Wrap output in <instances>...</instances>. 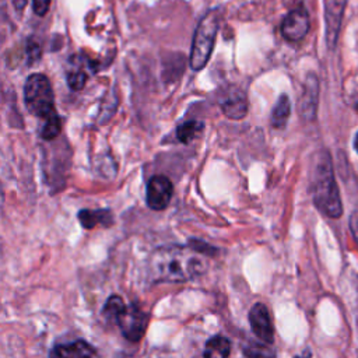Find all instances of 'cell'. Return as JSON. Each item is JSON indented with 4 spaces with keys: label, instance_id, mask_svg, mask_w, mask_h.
<instances>
[{
    "label": "cell",
    "instance_id": "cell-25",
    "mask_svg": "<svg viewBox=\"0 0 358 358\" xmlns=\"http://www.w3.org/2000/svg\"><path fill=\"white\" fill-rule=\"evenodd\" d=\"M294 358H312V352H310V350H305L301 355H295Z\"/></svg>",
    "mask_w": 358,
    "mask_h": 358
},
{
    "label": "cell",
    "instance_id": "cell-7",
    "mask_svg": "<svg viewBox=\"0 0 358 358\" xmlns=\"http://www.w3.org/2000/svg\"><path fill=\"white\" fill-rule=\"evenodd\" d=\"M347 0H324L326 41L330 50L336 48Z\"/></svg>",
    "mask_w": 358,
    "mask_h": 358
},
{
    "label": "cell",
    "instance_id": "cell-9",
    "mask_svg": "<svg viewBox=\"0 0 358 358\" xmlns=\"http://www.w3.org/2000/svg\"><path fill=\"white\" fill-rule=\"evenodd\" d=\"M249 324L253 334L266 344L274 341V327L270 319L268 309L264 303L256 302L249 310Z\"/></svg>",
    "mask_w": 358,
    "mask_h": 358
},
{
    "label": "cell",
    "instance_id": "cell-16",
    "mask_svg": "<svg viewBox=\"0 0 358 358\" xmlns=\"http://www.w3.org/2000/svg\"><path fill=\"white\" fill-rule=\"evenodd\" d=\"M242 352L246 358H275L277 352L273 348V344L266 343H249L242 348Z\"/></svg>",
    "mask_w": 358,
    "mask_h": 358
},
{
    "label": "cell",
    "instance_id": "cell-8",
    "mask_svg": "<svg viewBox=\"0 0 358 358\" xmlns=\"http://www.w3.org/2000/svg\"><path fill=\"white\" fill-rule=\"evenodd\" d=\"M309 14L303 7L291 10L281 22V34L285 39L296 42L306 36L309 32Z\"/></svg>",
    "mask_w": 358,
    "mask_h": 358
},
{
    "label": "cell",
    "instance_id": "cell-4",
    "mask_svg": "<svg viewBox=\"0 0 358 358\" xmlns=\"http://www.w3.org/2000/svg\"><path fill=\"white\" fill-rule=\"evenodd\" d=\"M24 101L29 113L42 120L56 115L55 95L49 78L45 74H31L24 85Z\"/></svg>",
    "mask_w": 358,
    "mask_h": 358
},
{
    "label": "cell",
    "instance_id": "cell-14",
    "mask_svg": "<svg viewBox=\"0 0 358 358\" xmlns=\"http://www.w3.org/2000/svg\"><path fill=\"white\" fill-rule=\"evenodd\" d=\"M231 354V341L221 334L207 340L203 351V358H228Z\"/></svg>",
    "mask_w": 358,
    "mask_h": 358
},
{
    "label": "cell",
    "instance_id": "cell-27",
    "mask_svg": "<svg viewBox=\"0 0 358 358\" xmlns=\"http://www.w3.org/2000/svg\"><path fill=\"white\" fill-rule=\"evenodd\" d=\"M355 110H357V113H358V102H357V105H355Z\"/></svg>",
    "mask_w": 358,
    "mask_h": 358
},
{
    "label": "cell",
    "instance_id": "cell-21",
    "mask_svg": "<svg viewBox=\"0 0 358 358\" xmlns=\"http://www.w3.org/2000/svg\"><path fill=\"white\" fill-rule=\"evenodd\" d=\"M27 55H28L29 64H32L36 60H39V57L42 55V48H41L39 42L35 38H29L28 39V42H27Z\"/></svg>",
    "mask_w": 358,
    "mask_h": 358
},
{
    "label": "cell",
    "instance_id": "cell-3",
    "mask_svg": "<svg viewBox=\"0 0 358 358\" xmlns=\"http://www.w3.org/2000/svg\"><path fill=\"white\" fill-rule=\"evenodd\" d=\"M220 22L221 10L215 8L208 11L197 24L189 56V64L194 71H199L206 67L215 43Z\"/></svg>",
    "mask_w": 358,
    "mask_h": 358
},
{
    "label": "cell",
    "instance_id": "cell-17",
    "mask_svg": "<svg viewBox=\"0 0 358 358\" xmlns=\"http://www.w3.org/2000/svg\"><path fill=\"white\" fill-rule=\"evenodd\" d=\"M126 308V303L119 296V295H110L103 308H102V316L112 324H115L117 316L120 315V312Z\"/></svg>",
    "mask_w": 358,
    "mask_h": 358
},
{
    "label": "cell",
    "instance_id": "cell-5",
    "mask_svg": "<svg viewBox=\"0 0 358 358\" xmlns=\"http://www.w3.org/2000/svg\"><path fill=\"white\" fill-rule=\"evenodd\" d=\"M116 326H119L123 337L131 343H137L143 338L147 324H148V313H145L136 302L126 305V308L117 316Z\"/></svg>",
    "mask_w": 358,
    "mask_h": 358
},
{
    "label": "cell",
    "instance_id": "cell-19",
    "mask_svg": "<svg viewBox=\"0 0 358 358\" xmlns=\"http://www.w3.org/2000/svg\"><path fill=\"white\" fill-rule=\"evenodd\" d=\"M60 130H62V120H60L59 115L56 113L43 120V124L41 127V137L43 140L50 141L60 134Z\"/></svg>",
    "mask_w": 358,
    "mask_h": 358
},
{
    "label": "cell",
    "instance_id": "cell-6",
    "mask_svg": "<svg viewBox=\"0 0 358 358\" xmlns=\"http://www.w3.org/2000/svg\"><path fill=\"white\" fill-rule=\"evenodd\" d=\"M173 194V185L165 175H155L147 183V206L154 211H162L168 207Z\"/></svg>",
    "mask_w": 358,
    "mask_h": 358
},
{
    "label": "cell",
    "instance_id": "cell-20",
    "mask_svg": "<svg viewBox=\"0 0 358 358\" xmlns=\"http://www.w3.org/2000/svg\"><path fill=\"white\" fill-rule=\"evenodd\" d=\"M67 84L73 91H80L84 88L85 83H87V74L84 73V70L81 69H76V70H69L67 76H66Z\"/></svg>",
    "mask_w": 358,
    "mask_h": 358
},
{
    "label": "cell",
    "instance_id": "cell-15",
    "mask_svg": "<svg viewBox=\"0 0 358 358\" xmlns=\"http://www.w3.org/2000/svg\"><path fill=\"white\" fill-rule=\"evenodd\" d=\"M291 115V101L288 98L287 94L280 95V98L277 99L273 112H271V119L270 123L274 129H284L288 117Z\"/></svg>",
    "mask_w": 358,
    "mask_h": 358
},
{
    "label": "cell",
    "instance_id": "cell-18",
    "mask_svg": "<svg viewBox=\"0 0 358 358\" xmlns=\"http://www.w3.org/2000/svg\"><path fill=\"white\" fill-rule=\"evenodd\" d=\"M203 129V122L200 120H187L178 126L176 129V137L180 143H190Z\"/></svg>",
    "mask_w": 358,
    "mask_h": 358
},
{
    "label": "cell",
    "instance_id": "cell-26",
    "mask_svg": "<svg viewBox=\"0 0 358 358\" xmlns=\"http://www.w3.org/2000/svg\"><path fill=\"white\" fill-rule=\"evenodd\" d=\"M354 148L358 152V131L355 133V137H354Z\"/></svg>",
    "mask_w": 358,
    "mask_h": 358
},
{
    "label": "cell",
    "instance_id": "cell-12",
    "mask_svg": "<svg viewBox=\"0 0 358 358\" xmlns=\"http://www.w3.org/2000/svg\"><path fill=\"white\" fill-rule=\"evenodd\" d=\"M96 350L84 340H74L71 343L57 344L50 352L49 358H95Z\"/></svg>",
    "mask_w": 358,
    "mask_h": 358
},
{
    "label": "cell",
    "instance_id": "cell-13",
    "mask_svg": "<svg viewBox=\"0 0 358 358\" xmlns=\"http://www.w3.org/2000/svg\"><path fill=\"white\" fill-rule=\"evenodd\" d=\"M78 221L85 229H92L96 225L102 227H110L113 224V215L110 210L108 208H101V210H80L78 214Z\"/></svg>",
    "mask_w": 358,
    "mask_h": 358
},
{
    "label": "cell",
    "instance_id": "cell-24",
    "mask_svg": "<svg viewBox=\"0 0 358 358\" xmlns=\"http://www.w3.org/2000/svg\"><path fill=\"white\" fill-rule=\"evenodd\" d=\"M13 1V4H14V7L17 8V10H24V7H25V4H27V0H11Z\"/></svg>",
    "mask_w": 358,
    "mask_h": 358
},
{
    "label": "cell",
    "instance_id": "cell-10",
    "mask_svg": "<svg viewBox=\"0 0 358 358\" xmlns=\"http://www.w3.org/2000/svg\"><path fill=\"white\" fill-rule=\"evenodd\" d=\"M220 108L228 119L239 120L248 113V98L238 87H228L218 98Z\"/></svg>",
    "mask_w": 358,
    "mask_h": 358
},
{
    "label": "cell",
    "instance_id": "cell-23",
    "mask_svg": "<svg viewBox=\"0 0 358 358\" xmlns=\"http://www.w3.org/2000/svg\"><path fill=\"white\" fill-rule=\"evenodd\" d=\"M350 227H351V232H352L354 238H355L357 242H358V208L351 214Z\"/></svg>",
    "mask_w": 358,
    "mask_h": 358
},
{
    "label": "cell",
    "instance_id": "cell-1",
    "mask_svg": "<svg viewBox=\"0 0 358 358\" xmlns=\"http://www.w3.org/2000/svg\"><path fill=\"white\" fill-rule=\"evenodd\" d=\"M206 256L187 246H161L148 260V274L155 282H185L206 273Z\"/></svg>",
    "mask_w": 358,
    "mask_h": 358
},
{
    "label": "cell",
    "instance_id": "cell-22",
    "mask_svg": "<svg viewBox=\"0 0 358 358\" xmlns=\"http://www.w3.org/2000/svg\"><path fill=\"white\" fill-rule=\"evenodd\" d=\"M52 0H32V10L36 15L43 17L48 14Z\"/></svg>",
    "mask_w": 358,
    "mask_h": 358
},
{
    "label": "cell",
    "instance_id": "cell-2",
    "mask_svg": "<svg viewBox=\"0 0 358 358\" xmlns=\"http://www.w3.org/2000/svg\"><path fill=\"white\" fill-rule=\"evenodd\" d=\"M312 199L317 210L329 218H338L343 214L340 190L334 178L330 154L323 150L317 155L312 176Z\"/></svg>",
    "mask_w": 358,
    "mask_h": 358
},
{
    "label": "cell",
    "instance_id": "cell-11",
    "mask_svg": "<svg viewBox=\"0 0 358 358\" xmlns=\"http://www.w3.org/2000/svg\"><path fill=\"white\" fill-rule=\"evenodd\" d=\"M319 102V80L315 74H308L303 83L302 95L298 102L299 115L306 120H313L317 112Z\"/></svg>",
    "mask_w": 358,
    "mask_h": 358
}]
</instances>
